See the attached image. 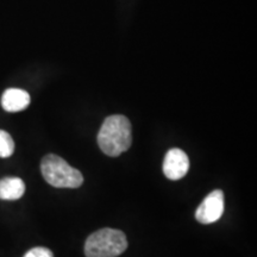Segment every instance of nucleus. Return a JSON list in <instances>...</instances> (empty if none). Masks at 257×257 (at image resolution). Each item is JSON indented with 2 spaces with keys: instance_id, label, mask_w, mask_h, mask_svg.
Listing matches in <instances>:
<instances>
[{
  "instance_id": "1",
  "label": "nucleus",
  "mask_w": 257,
  "mask_h": 257,
  "mask_svg": "<svg viewBox=\"0 0 257 257\" xmlns=\"http://www.w3.org/2000/svg\"><path fill=\"white\" fill-rule=\"evenodd\" d=\"M133 143L130 120L125 115L113 114L102 123L98 134V146L107 156L117 157L126 152Z\"/></svg>"
},
{
  "instance_id": "2",
  "label": "nucleus",
  "mask_w": 257,
  "mask_h": 257,
  "mask_svg": "<svg viewBox=\"0 0 257 257\" xmlns=\"http://www.w3.org/2000/svg\"><path fill=\"white\" fill-rule=\"evenodd\" d=\"M41 172L48 184L56 188H78L83 184L81 172L54 154L43 157Z\"/></svg>"
},
{
  "instance_id": "3",
  "label": "nucleus",
  "mask_w": 257,
  "mask_h": 257,
  "mask_svg": "<svg viewBox=\"0 0 257 257\" xmlns=\"http://www.w3.org/2000/svg\"><path fill=\"white\" fill-rule=\"evenodd\" d=\"M127 248V239L123 231L100 229L86 239V257H117Z\"/></svg>"
},
{
  "instance_id": "4",
  "label": "nucleus",
  "mask_w": 257,
  "mask_h": 257,
  "mask_svg": "<svg viewBox=\"0 0 257 257\" xmlns=\"http://www.w3.org/2000/svg\"><path fill=\"white\" fill-rule=\"evenodd\" d=\"M224 207V193L220 189H214L199 205L195 211V219L201 224L216 223L223 216Z\"/></svg>"
},
{
  "instance_id": "5",
  "label": "nucleus",
  "mask_w": 257,
  "mask_h": 257,
  "mask_svg": "<svg viewBox=\"0 0 257 257\" xmlns=\"http://www.w3.org/2000/svg\"><path fill=\"white\" fill-rule=\"evenodd\" d=\"M189 159L184 150L173 148L166 154L163 160V174L167 179L176 180L182 179L188 173Z\"/></svg>"
},
{
  "instance_id": "6",
  "label": "nucleus",
  "mask_w": 257,
  "mask_h": 257,
  "mask_svg": "<svg viewBox=\"0 0 257 257\" xmlns=\"http://www.w3.org/2000/svg\"><path fill=\"white\" fill-rule=\"evenodd\" d=\"M30 104V95L19 88H9L2 96V106L8 112L23 111Z\"/></svg>"
},
{
  "instance_id": "7",
  "label": "nucleus",
  "mask_w": 257,
  "mask_h": 257,
  "mask_svg": "<svg viewBox=\"0 0 257 257\" xmlns=\"http://www.w3.org/2000/svg\"><path fill=\"white\" fill-rule=\"evenodd\" d=\"M25 184L19 178H5L0 180V199L18 200L24 195Z\"/></svg>"
},
{
  "instance_id": "8",
  "label": "nucleus",
  "mask_w": 257,
  "mask_h": 257,
  "mask_svg": "<svg viewBox=\"0 0 257 257\" xmlns=\"http://www.w3.org/2000/svg\"><path fill=\"white\" fill-rule=\"evenodd\" d=\"M15 152V142L10 134L4 130H0V157L6 159Z\"/></svg>"
},
{
  "instance_id": "9",
  "label": "nucleus",
  "mask_w": 257,
  "mask_h": 257,
  "mask_svg": "<svg viewBox=\"0 0 257 257\" xmlns=\"http://www.w3.org/2000/svg\"><path fill=\"white\" fill-rule=\"evenodd\" d=\"M24 257H54V255L48 248L37 246V248H32L31 250H29Z\"/></svg>"
}]
</instances>
